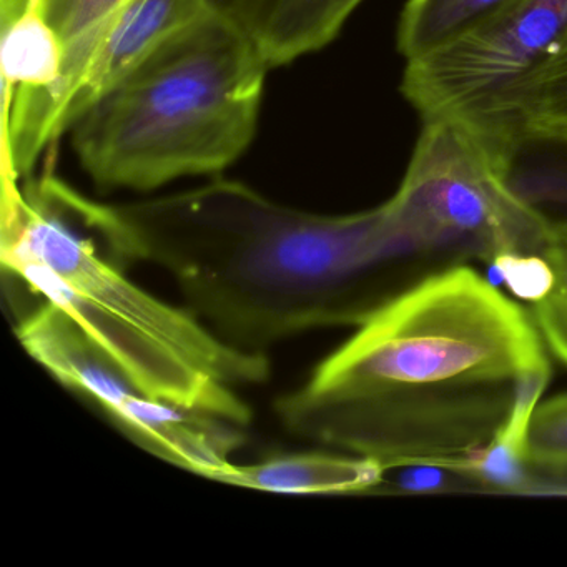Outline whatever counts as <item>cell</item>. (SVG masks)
<instances>
[{
	"instance_id": "cell-16",
	"label": "cell",
	"mask_w": 567,
	"mask_h": 567,
	"mask_svg": "<svg viewBox=\"0 0 567 567\" xmlns=\"http://www.w3.org/2000/svg\"><path fill=\"white\" fill-rule=\"evenodd\" d=\"M124 2L125 0H44L45 16L65 45L62 79L52 99H55L84 61L99 34Z\"/></svg>"
},
{
	"instance_id": "cell-7",
	"label": "cell",
	"mask_w": 567,
	"mask_h": 567,
	"mask_svg": "<svg viewBox=\"0 0 567 567\" xmlns=\"http://www.w3.org/2000/svg\"><path fill=\"white\" fill-rule=\"evenodd\" d=\"M16 334L62 386L91 401L132 443L165 463L215 481L247 443L241 424L138 390L74 318L49 301L22 317Z\"/></svg>"
},
{
	"instance_id": "cell-14",
	"label": "cell",
	"mask_w": 567,
	"mask_h": 567,
	"mask_svg": "<svg viewBox=\"0 0 567 567\" xmlns=\"http://www.w3.org/2000/svg\"><path fill=\"white\" fill-rule=\"evenodd\" d=\"M461 121L473 125H526L567 135V38L553 58L494 111Z\"/></svg>"
},
{
	"instance_id": "cell-9",
	"label": "cell",
	"mask_w": 567,
	"mask_h": 567,
	"mask_svg": "<svg viewBox=\"0 0 567 567\" xmlns=\"http://www.w3.org/2000/svg\"><path fill=\"white\" fill-rule=\"evenodd\" d=\"M208 11V0H125L59 92L45 124L48 148L167 39Z\"/></svg>"
},
{
	"instance_id": "cell-3",
	"label": "cell",
	"mask_w": 567,
	"mask_h": 567,
	"mask_svg": "<svg viewBox=\"0 0 567 567\" xmlns=\"http://www.w3.org/2000/svg\"><path fill=\"white\" fill-rule=\"evenodd\" d=\"M268 72L208 11L75 121L68 134L79 165L104 192L220 177L255 141Z\"/></svg>"
},
{
	"instance_id": "cell-17",
	"label": "cell",
	"mask_w": 567,
	"mask_h": 567,
	"mask_svg": "<svg viewBox=\"0 0 567 567\" xmlns=\"http://www.w3.org/2000/svg\"><path fill=\"white\" fill-rule=\"evenodd\" d=\"M549 225L550 240L544 258L553 265L556 284L539 303L530 305V317L547 350L567 364V220Z\"/></svg>"
},
{
	"instance_id": "cell-11",
	"label": "cell",
	"mask_w": 567,
	"mask_h": 567,
	"mask_svg": "<svg viewBox=\"0 0 567 567\" xmlns=\"http://www.w3.org/2000/svg\"><path fill=\"white\" fill-rule=\"evenodd\" d=\"M363 0H208L268 69L285 68L337 41Z\"/></svg>"
},
{
	"instance_id": "cell-2",
	"label": "cell",
	"mask_w": 567,
	"mask_h": 567,
	"mask_svg": "<svg viewBox=\"0 0 567 567\" xmlns=\"http://www.w3.org/2000/svg\"><path fill=\"white\" fill-rule=\"evenodd\" d=\"M52 155L22 185L2 177L4 270L74 318L148 396L248 426L254 414L235 388L268 380L267 354L134 284L105 235V204L62 181Z\"/></svg>"
},
{
	"instance_id": "cell-10",
	"label": "cell",
	"mask_w": 567,
	"mask_h": 567,
	"mask_svg": "<svg viewBox=\"0 0 567 567\" xmlns=\"http://www.w3.org/2000/svg\"><path fill=\"white\" fill-rule=\"evenodd\" d=\"M64 58V42L45 16L44 0H0L2 171L11 168L58 89Z\"/></svg>"
},
{
	"instance_id": "cell-4",
	"label": "cell",
	"mask_w": 567,
	"mask_h": 567,
	"mask_svg": "<svg viewBox=\"0 0 567 567\" xmlns=\"http://www.w3.org/2000/svg\"><path fill=\"white\" fill-rule=\"evenodd\" d=\"M550 368L529 311L466 265L417 281L324 358L313 396H434Z\"/></svg>"
},
{
	"instance_id": "cell-8",
	"label": "cell",
	"mask_w": 567,
	"mask_h": 567,
	"mask_svg": "<svg viewBox=\"0 0 567 567\" xmlns=\"http://www.w3.org/2000/svg\"><path fill=\"white\" fill-rule=\"evenodd\" d=\"M567 38V0H509L447 44L406 61L401 95L420 114L476 118L529 81Z\"/></svg>"
},
{
	"instance_id": "cell-15",
	"label": "cell",
	"mask_w": 567,
	"mask_h": 567,
	"mask_svg": "<svg viewBox=\"0 0 567 567\" xmlns=\"http://www.w3.org/2000/svg\"><path fill=\"white\" fill-rule=\"evenodd\" d=\"M509 0H408L401 11L396 49L404 61L447 44Z\"/></svg>"
},
{
	"instance_id": "cell-1",
	"label": "cell",
	"mask_w": 567,
	"mask_h": 567,
	"mask_svg": "<svg viewBox=\"0 0 567 567\" xmlns=\"http://www.w3.org/2000/svg\"><path fill=\"white\" fill-rule=\"evenodd\" d=\"M107 237L128 265L167 271L221 340L265 354L310 331L361 327L421 281L413 264L430 261L394 234L386 202L310 214L220 177L111 205Z\"/></svg>"
},
{
	"instance_id": "cell-18",
	"label": "cell",
	"mask_w": 567,
	"mask_h": 567,
	"mask_svg": "<svg viewBox=\"0 0 567 567\" xmlns=\"http://www.w3.org/2000/svg\"><path fill=\"white\" fill-rule=\"evenodd\" d=\"M526 456L540 470L567 467V393L537 403L527 427Z\"/></svg>"
},
{
	"instance_id": "cell-13",
	"label": "cell",
	"mask_w": 567,
	"mask_h": 567,
	"mask_svg": "<svg viewBox=\"0 0 567 567\" xmlns=\"http://www.w3.org/2000/svg\"><path fill=\"white\" fill-rule=\"evenodd\" d=\"M386 466L370 457L330 451H303L265 457L258 463L231 464L217 483L287 494L373 493Z\"/></svg>"
},
{
	"instance_id": "cell-12",
	"label": "cell",
	"mask_w": 567,
	"mask_h": 567,
	"mask_svg": "<svg viewBox=\"0 0 567 567\" xmlns=\"http://www.w3.org/2000/svg\"><path fill=\"white\" fill-rule=\"evenodd\" d=\"M471 125V124H467ZM517 198L546 224L567 220V135L526 125H471Z\"/></svg>"
},
{
	"instance_id": "cell-6",
	"label": "cell",
	"mask_w": 567,
	"mask_h": 567,
	"mask_svg": "<svg viewBox=\"0 0 567 567\" xmlns=\"http://www.w3.org/2000/svg\"><path fill=\"white\" fill-rule=\"evenodd\" d=\"M520 380L434 396H311L297 388L275 401V413L295 436L386 467L437 463L486 446L509 420Z\"/></svg>"
},
{
	"instance_id": "cell-19",
	"label": "cell",
	"mask_w": 567,
	"mask_h": 567,
	"mask_svg": "<svg viewBox=\"0 0 567 567\" xmlns=\"http://www.w3.org/2000/svg\"><path fill=\"white\" fill-rule=\"evenodd\" d=\"M491 265L514 297L530 305L543 301L556 284L553 265L543 255L503 254Z\"/></svg>"
},
{
	"instance_id": "cell-5",
	"label": "cell",
	"mask_w": 567,
	"mask_h": 567,
	"mask_svg": "<svg viewBox=\"0 0 567 567\" xmlns=\"http://www.w3.org/2000/svg\"><path fill=\"white\" fill-rule=\"evenodd\" d=\"M410 165L386 202L394 234L443 268L467 258L543 255L549 225L514 195L480 135L457 117L424 118Z\"/></svg>"
}]
</instances>
